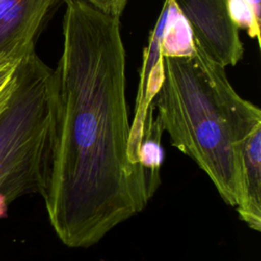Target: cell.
<instances>
[{"label": "cell", "mask_w": 261, "mask_h": 261, "mask_svg": "<svg viewBox=\"0 0 261 261\" xmlns=\"http://www.w3.org/2000/svg\"><path fill=\"white\" fill-rule=\"evenodd\" d=\"M98 9L112 15L121 16L127 0H85Z\"/></svg>", "instance_id": "11"}, {"label": "cell", "mask_w": 261, "mask_h": 261, "mask_svg": "<svg viewBox=\"0 0 261 261\" xmlns=\"http://www.w3.org/2000/svg\"><path fill=\"white\" fill-rule=\"evenodd\" d=\"M10 87H11V86H10ZM9 89H10V88H9ZM9 89H8V90H9ZM8 90H7V91H8ZM7 91H6V92H7ZM6 92H5V93H6ZM5 93H4V94H5ZM4 94H3V95H2V96H1V97H0V99H1V98H2V97H3V96H4Z\"/></svg>", "instance_id": "13"}, {"label": "cell", "mask_w": 261, "mask_h": 261, "mask_svg": "<svg viewBox=\"0 0 261 261\" xmlns=\"http://www.w3.org/2000/svg\"><path fill=\"white\" fill-rule=\"evenodd\" d=\"M67 0H0V59H21L36 51V42L53 13Z\"/></svg>", "instance_id": "5"}, {"label": "cell", "mask_w": 261, "mask_h": 261, "mask_svg": "<svg viewBox=\"0 0 261 261\" xmlns=\"http://www.w3.org/2000/svg\"><path fill=\"white\" fill-rule=\"evenodd\" d=\"M195 51L190 25L172 0H169L167 19L161 40L163 57H188Z\"/></svg>", "instance_id": "8"}, {"label": "cell", "mask_w": 261, "mask_h": 261, "mask_svg": "<svg viewBox=\"0 0 261 261\" xmlns=\"http://www.w3.org/2000/svg\"><path fill=\"white\" fill-rule=\"evenodd\" d=\"M237 212L253 230H261V125L245 141L241 156Z\"/></svg>", "instance_id": "7"}, {"label": "cell", "mask_w": 261, "mask_h": 261, "mask_svg": "<svg viewBox=\"0 0 261 261\" xmlns=\"http://www.w3.org/2000/svg\"><path fill=\"white\" fill-rule=\"evenodd\" d=\"M252 8L256 18L260 21V12H261V0H245Z\"/></svg>", "instance_id": "12"}, {"label": "cell", "mask_w": 261, "mask_h": 261, "mask_svg": "<svg viewBox=\"0 0 261 261\" xmlns=\"http://www.w3.org/2000/svg\"><path fill=\"white\" fill-rule=\"evenodd\" d=\"M188 21L193 41L222 67L234 66L244 55L239 28L231 19L228 0H172Z\"/></svg>", "instance_id": "4"}, {"label": "cell", "mask_w": 261, "mask_h": 261, "mask_svg": "<svg viewBox=\"0 0 261 261\" xmlns=\"http://www.w3.org/2000/svg\"><path fill=\"white\" fill-rule=\"evenodd\" d=\"M54 75L56 136L41 196L59 240L87 248L141 212L160 185L130 154L120 17L67 0Z\"/></svg>", "instance_id": "1"}, {"label": "cell", "mask_w": 261, "mask_h": 261, "mask_svg": "<svg viewBox=\"0 0 261 261\" xmlns=\"http://www.w3.org/2000/svg\"><path fill=\"white\" fill-rule=\"evenodd\" d=\"M194 47L191 56L163 57L164 80L152 106L170 144L236 207L242 149L261 125V110L236 92L224 67Z\"/></svg>", "instance_id": "2"}, {"label": "cell", "mask_w": 261, "mask_h": 261, "mask_svg": "<svg viewBox=\"0 0 261 261\" xmlns=\"http://www.w3.org/2000/svg\"><path fill=\"white\" fill-rule=\"evenodd\" d=\"M56 120L54 69L34 51L20 60L0 99V196L8 205L24 195L43 194Z\"/></svg>", "instance_id": "3"}, {"label": "cell", "mask_w": 261, "mask_h": 261, "mask_svg": "<svg viewBox=\"0 0 261 261\" xmlns=\"http://www.w3.org/2000/svg\"><path fill=\"white\" fill-rule=\"evenodd\" d=\"M231 19L239 29H246L252 39L260 42V21L245 0H228Z\"/></svg>", "instance_id": "9"}, {"label": "cell", "mask_w": 261, "mask_h": 261, "mask_svg": "<svg viewBox=\"0 0 261 261\" xmlns=\"http://www.w3.org/2000/svg\"><path fill=\"white\" fill-rule=\"evenodd\" d=\"M169 0H164L160 15L150 33L148 45L144 49L143 62L140 70V81L136 104L134 109V118L130 123L129 149L134 160L141 162V145L144 135V125L149 108L159 92L164 80L163 56L161 54V40L167 19ZM143 165V164H142ZM145 168V167H144Z\"/></svg>", "instance_id": "6"}, {"label": "cell", "mask_w": 261, "mask_h": 261, "mask_svg": "<svg viewBox=\"0 0 261 261\" xmlns=\"http://www.w3.org/2000/svg\"><path fill=\"white\" fill-rule=\"evenodd\" d=\"M21 59L11 57H5L0 59V97L12 85L18 64Z\"/></svg>", "instance_id": "10"}]
</instances>
